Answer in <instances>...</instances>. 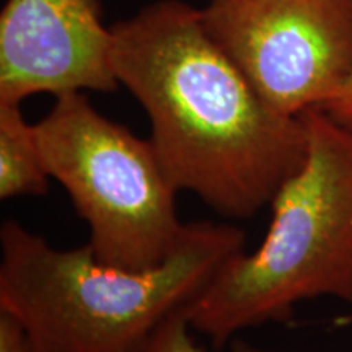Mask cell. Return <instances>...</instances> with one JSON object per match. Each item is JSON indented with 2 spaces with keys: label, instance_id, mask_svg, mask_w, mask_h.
Returning <instances> with one entry per match:
<instances>
[{
  "label": "cell",
  "instance_id": "cell-1",
  "mask_svg": "<svg viewBox=\"0 0 352 352\" xmlns=\"http://www.w3.org/2000/svg\"><path fill=\"white\" fill-rule=\"evenodd\" d=\"M111 67L151 121L166 178L250 219L305 164L302 116L277 111L214 41L201 8L157 0L111 26Z\"/></svg>",
  "mask_w": 352,
  "mask_h": 352
},
{
  "label": "cell",
  "instance_id": "cell-2",
  "mask_svg": "<svg viewBox=\"0 0 352 352\" xmlns=\"http://www.w3.org/2000/svg\"><path fill=\"white\" fill-rule=\"evenodd\" d=\"M0 246V311L19 321L30 352H145L245 252V233L191 222L178 248L145 271L107 266L90 243L54 248L16 220L2 223Z\"/></svg>",
  "mask_w": 352,
  "mask_h": 352
},
{
  "label": "cell",
  "instance_id": "cell-3",
  "mask_svg": "<svg viewBox=\"0 0 352 352\" xmlns=\"http://www.w3.org/2000/svg\"><path fill=\"white\" fill-rule=\"evenodd\" d=\"M300 116L305 164L272 199L263 241L236 254L186 308L215 349L243 329L289 320L307 298L352 303V131L321 108Z\"/></svg>",
  "mask_w": 352,
  "mask_h": 352
},
{
  "label": "cell",
  "instance_id": "cell-4",
  "mask_svg": "<svg viewBox=\"0 0 352 352\" xmlns=\"http://www.w3.org/2000/svg\"><path fill=\"white\" fill-rule=\"evenodd\" d=\"M34 134L47 175L90 227L100 263L145 271L178 248L189 223L148 140L96 111L83 91L57 95Z\"/></svg>",
  "mask_w": 352,
  "mask_h": 352
},
{
  "label": "cell",
  "instance_id": "cell-5",
  "mask_svg": "<svg viewBox=\"0 0 352 352\" xmlns=\"http://www.w3.org/2000/svg\"><path fill=\"white\" fill-rule=\"evenodd\" d=\"M201 15L277 111L323 107L352 76V0H209Z\"/></svg>",
  "mask_w": 352,
  "mask_h": 352
},
{
  "label": "cell",
  "instance_id": "cell-6",
  "mask_svg": "<svg viewBox=\"0 0 352 352\" xmlns=\"http://www.w3.org/2000/svg\"><path fill=\"white\" fill-rule=\"evenodd\" d=\"M111 28L98 0H7L0 13V104L39 94L114 91Z\"/></svg>",
  "mask_w": 352,
  "mask_h": 352
},
{
  "label": "cell",
  "instance_id": "cell-7",
  "mask_svg": "<svg viewBox=\"0 0 352 352\" xmlns=\"http://www.w3.org/2000/svg\"><path fill=\"white\" fill-rule=\"evenodd\" d=\"M50 179L34 124L25 120L20 104H0V197L44 196Z\"/></svg>",
  "mask_w": 352,
  "mask_h": 352
},
{
  "label": "cell",
  "instance_id": "cell-8",
  "mask_svg": "<svg viewBox=\"0 0 352 352\" xmlns=\"http://www.w3.org/2000/svg\"><path fill=\"white\" fill-rule=\"evenodd\" d=\"M186 310L178 311L158 328L145 352H209L192 336Z\"/></svg>",
  "mask_w": 352,
  "mask_h": 352
},
{
  "label": "cell",
  "instance_id": "cell-9",
  "mask_svg": "<svg viewBox=\"0 0 352 352\" xmlns=\"http://www.w3.org/2000/svg\"><path fill=\"white\" fill-rule=\"evenodd\" d=\"M338 124L352 131V76L342 83L340 90L320 107Z\"/></svg>",
  "mask_w": 352,
  "mask_h": 352
},
{
  "label": "cell",
  "instance_id": "cell-10",
  "mask_svg": "<svg viewBox=\"0 0 352 352\" xmlns=\"http://www.w3.org/2000/svg\"><path fill=\"white\" fill-rule=\"evenodd\" d=\"M0 352H30L23 328L10 315L0 311Z\"/></svg>",
  "mask_w": 352,
  "mask_h": 352
},
{
  "label": "cell",
  "instance_id": "cell-11",
  "mask_svg": "<svg viewBox=\"0 0 352 352\" xmlns=\"http://www.w3.org/2000/svg\"><path fill=\"white\" fill-rule=\"evenodd\" d=\"M228 351L230 352H274V351H267V349H261V347H256L250 342H246L243 340H232L230 344H228Z\"/></svg>",
  "mask_w": 352,
  "mask_h": 352
}]
</instances>
